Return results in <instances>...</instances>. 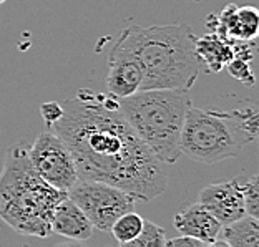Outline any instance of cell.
<instances>
[{"mask_svg": "<svg viewBox=\"0 0 259 247\" xmlns=\"http://www.w3.org/2000/svg\"><path fill=\"white\" fill-rule=\"evenodd\" d=\"M241 186H243L244 194L246 214L259 219V173L251 176L244 183H241Z\"/></svg>", "mask_w": 259, "mask_h": 247, "instance_id": "cell-18", "label": "cell"}, {"mask_svg": "<svg viewBox=\"0 0 259 247\" xmlns=\"http://www.w3.org/2000/svg\"><path fill=\"white\" fill-rule=\"evenodd\" d=\"M166 232L161 226L155 224L153 221H143V229L138 237L132 240V247H164L166 245Z\"/></svg>", "mask_w": 259, "mask_h": 247, "instance_id": "cell-17", "label": "cell"}, {"mask_svg": "<svg viewBox=\"0 0 259 247\" xmlns=\"http://www.w3.org/2000/svg\"><path fill=\"white\" fill-rule=\"evenodd\" d=\"M198 203L203 204L223 226L238 221L246 214L243 186L239 179L221 181L203 187Z\"/></svg>", "mask_w": 259, "mask_h": 247, "instance_id": "cell-9", "label": "cell"}, {"mask_svg": "<svg viewBox=\"0 0 259 247\" xmlns=\"http://www.w3.org/2000/svg\"><path fill=\"white\" fill-rule=\"evenodd\" d=\"M257 144H259V138H257Z\"/></svg>", "mask_w": 259, "mask_h": 247, "instance_id": "cell-22", "label": "cell"}, {"mask_svg": "<svg viewBox=\"0 0 259 247\" xmlns=\"http://www.w3.org/2000/svg\"><path fill=\"white\" fill-rule=\"evenodd\" d=\"M194 35L186 23L130 25L113 45L115 52L135 57L143 70L141 90L190 88L196 83L201 62L194 52Z\"/></svg>", "mask_w": 259, "mask_h": 247, "instance_id": "cell-2", "label": "cell"}, {"mask_svg": "<svg viewBox=\"0 0 259 247\" xmlns=\"http://www.w3.org/2000/svg\"><path fill=\"white\" fill-rule=\"evenodd\" d=\"M52 232L70 240L85 242L93 236V224L68 196L62 199L52 217Z\"/></svg>", "mask_w": 259, "mask_h": 247, "instance_id": "cell-12", "label": "cell"}, {"mask_svg": "<svg viewBox=\"0 0 259 247\" xmlns=\"http://www.w3.org/2000/svg\"><path fill=\"white\" fill-rule=\"evenodd\" d=\"M206 25L229 40L252 42L259 37V9L254 5L228 4L218 15H209Z\"/></svg>", "mask_w": 259, "mask_h": 247, "instance_id": "cell-8", "label": "cell"}, {"mask_svg": "<svg viewBox=\"0 0 259 247\" xmlns=\"http://www.w3.org/2000/svg\"><path fill=\"white\" fill-rule=\"evenodd\" d=\"M68 197L100 231H110L113 222L133 211L137 203V197L125 189L95 179H78L68 191Z\"/></svg>", "mask_w": 259, "mask_h": 247, "instance_id": "cell-6", "label": "cell"}, {"mask_svg": "<svg viewBox=\"0 0 259 247\" xmlns=\"http://www.w3.org/2000/svg\"><path fill=\"white\" fill-rule=\"evenodd\" d=\"M62 108L50 131L68 146L78 179L113 184L143 203L166 191L168 164L141 141L123 116L118 98L81 88Z\"/></svg>", "mask_w": 259, "mask_h": 247, "instance_id": "cell-1", "label": "cell"}, {"mask_svg": "<svg viewBox=\"0 0 259 247\" xmlns=\"http://www.w3.org/2000/svg\"><path fill=\"white\" fill-rule=\"evenodd\" d=\"M118 103L123 116L158 160L166 164L178 161L181 133L186 113L191 108L190 90H140L126 98H118Z\"/></svg>", "mask_w": 259, "mask_h": 247, "instance_id": "cell-5", "label": "cell"}, {"mask_svg": "<svg viewBox=\"0 0 259 247\" xmlns=\"http://www.w3.org/2000/svg\"><path fill=\"white\" fill-rule=\"evenodd\" d=\"M40 115H42L47 128H50L57 120H60V116L63 115V108L57 102H47L40 105Z\"/></svg>", "mask_w": 259, "mask_h": 247, "instance_id": "cell-19", "label": "cell"}, {"mask_svg": "<svg viewBox=\"0 0 259 247\" xmlns=\"http://www.w3.org/2000/svg\"><path fill=\"white\" fill-rule=\"evenodd\" d=\"M68 196L37 173L23 139L5 153L0 171V219L23 236L49 237L58 203Z\"/></svg>", "mask_w": 259, "mask_h": 247, "instance_id": "cell-3", "label": "cell"}, {"mask_svg": "<svg viewBox=\"0 0 259 247\" xmlns=\"http://www.w3.org/2000/svg\"><path fill=\"white\" fill-rule=\"evenodd\" d=\"M259 138V108L246 105L218 111L190 108L181 133V153L204 164L236 158Z\"/></svg>", "mask_w": 259, "mask_h": 247, "instance_id": "cell-4", "label": "cell"}, {"mask_svg": "<svg viewBox=\"0 0 259 247\" xmlns=\"http://www.w3.org/2000/svg\"><path fill=\"white\" fill-rule=\"evenodd\" d=\"M220 237L229 247H259V219L244 214L221 227Z\"/></svg>", "mask_w": 259, "mask_h": 247, "instance_id": "cell-14", "label": "cell"}, {"mask_svg": "<svg viewBox=\"0 0 259 247\" xmlns=\"http://www.w3.org/2000/svg\"><path fill=\"white\" fill-rule=\"evenodd\" d=\"M166 245H186V247H204L206 244L203 240H199L196 237H191V236H185V234H181L180 237H175V239H169L166 240Z\"/></svg>", "mask_w": 259, "mask_h": 247, "instance_id": "cell-20", "label": "cell"}, {"mask_svg": "<svg viewBox=\"0 0 259 247\" xmlns=\"http://www.w3.org/2000/svg\"><path fill=\"white\" fill-rule=\"evenodd\" d=\"M175 229L185 236L196 237L206 245H213L220 239L223 224L204 208L203 204L194 203L186 206L175 216Z\"/></svg>", "mask_w": 259, "mask_h": 247, "instance_id": "cell-11", "label": "cell"}, {"mask_svg": "<svg viewBox=\"0 0 259 247\" xmlns=\"http://www.w3.org/2000/svg\"><path fill=\"white\" fill-rule=\"evenodd\" d=\"M28 156L37 173L57 189L68 192L78 181L76 164L68 146L50 129L37 134L33 144L28 146Z\"/></svg>", "mask_w": 259, "mask_h": 247, "instance_id": "cell-7", "label": "cell"}, {"mask_svg": "<svg viewBox=\"0 0 259 247\" xmlns=\"http://www.w3.org/2000/svg\"><path fill=\"white\" fill-rule=\"evenodd\" d=\"M143 70L138 60L123 52L110 50L107 90L116 98H126L141 90Z\"/></svg>", "mask_w": 259, "mask_h": 247, "instance_id": "cell-10", "label": "cell"}, {"mask_svg": "<svg viewBox=\"0 0 259 247\" xmlns=\"http://www.w3.org/2000/svg\"><path fill=\"white\" fill-rule=\"evenodd\" d=\"M194 52L206 70L211 73H220L234 57V40L211 32L203 37L194 38Z\"/></svg>", "mask_w": 259, "mask_h": 247, "instance_id": "cell-13", "label": "cell"}, {"mask_svg": "<svg viewBox=\"0 0 259 247\" xmlns=\"http://www.w3.org/2000/svg\"><path fill=\"white\" fill-rule=\"evenodd\" d=\"M143 221L145 219L138 213L128 211V213L121 214L118 219L113 222L110 231L120 245H130V242L137 239L138 234L141 232V229H143Z\"/></svg>", "mask_w": 259, "mask_h": 247, "instance_id": "cell-16", "label": "cell"}, {"mask_svg": "<svg viewBox=\"0 0 259 247\" xmlns=\"http://www.w3.org/2000/svg\"><path fill=\"white\" fill-rule=\"evenodd\" d=\"M254 54H252L251 42H239L234 40V57L233 60L226 65V70L233 78L243 81L244 85H254L256 75L251 68V60Z\"/></svg>", "mask_w": 259, "mask_h": 247, "instance_id": "cell-15", "label": "cell"}, {"mask_svg": "<svg viewBox=\"0 0 259 247\" xmlns=\"http://www.w3.org/2000/svg\"><path fill=\"white\" fill-rule=\"evenodd\" d=\"M4 2H5V0H0V5H2V4H4Z\"/></svg>", "mask_w": 259, "mask_h": 247, "instance_id": "cell-21", "label": "cell"}]
</instances>
